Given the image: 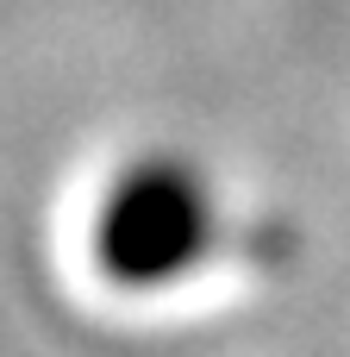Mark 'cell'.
<instances>
[{
    "label": "cell",
    "instance_id": "6da1fadb",
    "mask_svg": "<svg viewBox=\"0 0 350 357\" xmlns=\"http://www.w3.org/2000/svg\"><path fill=\"white\" fill-rule=\"evenodd\" d=\"M219 195L200 176V163L175 151H150L113 169L88 220V257L125 295H150L194 276L219 251Z\"/></svg>",
    "mask_w": 350,
    "mask_h": 357
}]
</instances>
